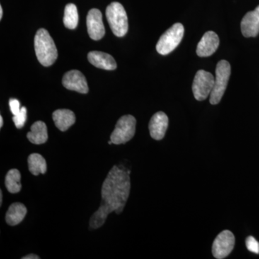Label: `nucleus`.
I'll list each match as a JSON object with an SVG mask.
<instances>
[{"mask_svg": "<svg viewBox=\"0 0 259 259\" xmlns=\"http://www.w3.org/2000/svg\"><path fill=\"white\" fill-rule=\"evenodd\" d=\"M130 174L131 171L117 166L109 171L102 187L101 204L90 219V228L97 229L103 226L110 213L122 212L131 191Z\"/></svg>", "mask_w": 259, "mask_h": 259, "instance_id": "1", "label": "nucleus"}, {"mask_svg": "<svg viewBox=\"0 0 259 259\" xmlns=\"http://www.w3.org/2000/svg\"><path fill=\"white\" fill-rule=\"evenodd\" d=\"M35 54L37 60L44 66H50L58 57L57 49L50 34L46 29L37 30L34 39Z\"/></svg>", "mask_w": 259, "mask_h": 259, "instance_id": "2", "label": "nucleus"}, {"mask_svg": "<svg viewBox=\"0 0 259 259\" xmlns=\"http://www.w3.org/2000/svg\"><path fill=\"white\" fill-rule=\"evenodd\" d=\"M107 21L112 32L117 37H123L128 30V20L123 6L112 3L106 9Z\"/></svg>", "mask_w": 259, "mask_h": 259, "instance_id": "3", "label": "nucleus"}, {"mask_svg": "<svg viewBox=\"0 0 259 259\" xmlns=\"http://www.w3.org/2000/svg\"><path fill=\"white\" fill-rule=\"evenodd\" d=\"M231 74V66L228 61L221 60L216 66L214 88L209 97L212 105H218L222 100Z\"/></svg>", "mask_w": 259, "mask_h": 259, "instance_id": "4", "label": "nucleus"}, {"mask_svg": "<svg viewBox=\"0 0 259 259\" xmlns=\"http://www.w3.org/2000/svg\"><path fill=\"white\" fill-rule=\"evenodd\" d=\"M185 33V28L180 23H175L160 37L156 45V51L161 55H168L179 45Z\"/></svg>", "mask_w": 259, "mask_h": 259, "instance_id": "5", "label": "nucleus"}, {"mask_svg": "<svg viewBox=\"0 0 259 259\" xmlns=\"http://www.w3.org/2000/svg\"><path fill=\"white\" fill-rule=\"evenodd\" d=\"M136 127V120L134 116H122L116 124L115 130L110 136V141L115 145L126 144L134 138Z\"/></svg>", "mask_w": 259, "mask_h": 259, "instance_id": "6", "label": "nucleus"}, {"mask_svg": "<svg viewBox=\"0 0 259 259\" xmlns=\"http://www.w3.org/2000/svg\"><path fill=\"white\" fill-rule=\"evenodd\" d=\"M214 84V76L204 70H199L194 76L192 92L197 101H203L210 95Z\"/></svg>", "mask_w": 259, "mask_h": 259, "instance_id": "7", "label": "nucleus"}, {"mask_svg": "<svg viewBox=\"0 0 259 259\" xmlns=\"http://www.w3.org/2000/svg\"><path fill=\"white\" fill-rule=\"evenodd\" d=\"M235 246V236L231 231L221 232L212 245V254L214 258L223 259L230 255Z\"/></svg>", "mask_w": 259, "mask_h": 259, "instance_id": "8", "label": "nucleus"}, {"mask_svg": "<svg viewBox=\"0 0 259 259\" xmlns=\"http://www.w3.org/2000/svg\"><path fill=\"white\" fill-rule=\"evenodd\" d=\"M62 83L67 90L81 94L88 93L89 88L86 78L78 70H71L66 73L63 77Z\"/></svg>", "mask_w": 259, "mask_h": 259, "instance_id": "9", "label": "nucleus"}, {"mask_svg": "<svg viewBox=\"0 0 259 259\" xmlns=\"http://www.w3.org/2000/svg\"><path fill=\"white\" fill-rule=\"evenodd\" d=\"M87 26L88 34L92 39L99 40L104 37L105 34V26L102 22L101 12L98 9H92L87 17Z\"/></svg>", "mask_w": 259, "mask_h": 259, "instance_id": "10", "label": "nucleus"}, {"mask_svg": "<svg viewBox=\"0 0 259 259\" xmlns=\"http://www.w3.org/2000/svg\"><path fill=\"white\" fill-rule=\"evenodd\" d=\"M219 44V37L215 32H206L197 45V56L199 57H208L212 56L217 51Z\"/></svg>", "mask_w": 259, "mask_h": 259, "instance_id": "11", "label": "nucleus"}, {"mask_svg": "<svg viewBox=\"0 0 259 259\" xmlns=\"http://www.w3.org/2000/svg\"><path fill=\"white\" fill-rule=\"evenodd\" d=\"M242 34L245 37H256L259 33V5L253 11L247 13L242 19Z\"/></svg>", "mask_w": 259, "mask_h": 259, "instance_id": "12", "label": "nucleus"}, {"mask_svg": "<svg viewBox=\"0 0 259 259\" xmlns=\"http://www.w3.org/2000/svg\"><path fill=\"white\" fill-rule=\"evenodd\" d=\"M168 125V116L163 112H156L151 117L149 122V131L151 138L156 141H161L166 134Z\"/></svg>", "mask_w": 259, "mask_h": 259, "instance_id": "13", "label": "nucleus"}, {"mask_svg": "<svg viewBox=\"0 0 259 259\" xmlns=\"http://www.w3.org/2000/svg\"><path fill=\"white\" fill-rule=\"evenodd\" d=\"M88 60L95 67L105 70H115L117 63L110 54L101 51H92L89 53Z\"/></svg>", "mask_w": 259, "mask_h": 259, "instance_id": "14", "label": "nucleus"}, {"mask_svg": "<svg viewBox=\"0 0 259 259\" xmlns=\"http://www.w3.org/2000/svg\"><path fill=\"white\" fill-rule=\"evenodd\" d=\"M53 120L56 127L61 131L64 132L74 125L76 121V116L71 110L62 109L56 110L53 113Z\"/></svg>", "mask_w": 259, "mask_h": 259, "instance_id": "15", "label": "nucleus"}, {"mask_svg": "<svg viewBox=\"0 0 259 259\" xmlns=\"http://www.w3.org/2000/svg\"><path fill=\"white\" fill-rule=\"evenodd\" d=\"M31 131L28 133L27 137L30 143L33 144L40 145L45 144L48 141V129L45 122L37 121L32 124Z\"/></svg>", "mask_w": 259, "mask_h": 259, "instance_id": "16", "label": "nucleus"}, {"mask_svg": "<svg viewBox=\"0 0 259 259\" xmlns=\"http://www.w3.org/2000/svg\"><path fill=\"white\" fill-rule=\"evenodd\" d=\"M27 214V208L23 204L15 202L12 204L6 214V222L15 226L22 222Z\"/></svg>", "mask_w": 259, "mask_h": 259, "instance_id": "17", "label": "nucleus"}, {"mask_svg": "<svg viewBox=\"0 0 259 259\" xmlns=\"http://www.w3.org/2000/svg\"><path fill=\"white\" fill-rule=\"evenodd\" d=\"M29 171L32 175L38 176L47 171V161L39 153H32L28 158Z\"/></svg>", "mask_w": 259, "mask_h": 259, "instance_id": "18", "label": "nucleus"}, {"mask_svg": "<svg viewBox=\"0 0 259 259\" xmlns=\"http://www.w3.org/2000/svg\"><path fill=\"white\" fill-rule=\"evenodd\" d=\"M21 175L16 168L10 170L5 177V186L8 192L12 194H16L20 192L22 189Z\"/></svg>", "mask_w": 259, "mask_h": 259, "instance_id": "19", "label": "nucleus"}, {"mask_svg": "<svg viewBox=\"0 0 259 259\" xmlns=\"http://www.w3.org/2000/svg\"><path fill=\"white\" fill-rule=\"evenodd\" d=\"M79 23V14L77 8L74 4L66 5L64 10V23L66 28L74 30Z\"/></svg>", "mask_w": 259, "mask_h": 259, "instance_id": "20", "label": "nucleus"}, {"mask_svg": "<svg viewBox=\"0 0 259 259\" xmlns=\"http://www.w3.org/2000/svg\"><path fill=\"white\" fill-rule=\"evenodd\" d=\"M13 120L17 128L20 129L23 127L27 120L26 107H22L20 112L13 117Z\"/></svg>", "mask_w": 259, "mask_h": 259, "instance_id": "21", "label": "nucleus"}, {"mask_svg": "<svg viewBox=\"0 0 259 259\" xmlns=\"http://www.w3.org/2000/svg\"><path fill=\"white\" fill-rule=\"evenodd\" d=\"M247 248L252 253L259 254V243L253 236H248L245 240Z\"/></svg>", "mask_w": 259, "mask_h": 259, "instance_id": "22", "label": "nucleus"}, {"mask_svg": "<svg viewBox=\"0 0 259 259\" xmlns=\"http://www.w3.org/2000/svg\"><path fill=\"white\" fill-rule=\"evenodd\" d=\"M10 111L13 115H16L20 111V103L16 99H10L9 102Z\"/></svg>", "mask_w": 259, "mask_h": 259, "instance_id": "23", "label": "nucleus"}, {"mask_svg": "<svg viewBox=\"0 0 259 259\" xmlns=\"http://www.w3.org/2000/svg\"><path fill=\"white\" fill-rule=\"evenodd\" d=\"M23 259H39L40 258V257L38 256V255H35V254H30L28 255H25V256L23 257L22 258Z\"/></svg>", "mask_w": 259, "mask_h": 259, "instance_id": "24", "label": "nucleus"}, {"mask_svg": "<svg viewBox=\"0 0 259 259\" xmlns=\"http://www.w3.org/2000/svg\"><path fill=\"white\" fill-rule=\"evenodd\" d=\"M3 192L0 191V206H1L2 204H3Z\"/></svg>", "mask_w": 259, "mask_h": 259, "instance_id": "25", "label": "nucleus"}, {"mask_svg": "<svg viewBox=\"0 0 259 259\" xmlns=\"http://www.w3.org/2000/svg\"><path fill=\"white\" fill-rule=\"evenodd\" d=\"M3 8H2V6H0V19L3 18Z\"/></svg>", "mask_w": 259, "mask_h": 259, "instance_id": "26", "label": "nucleus"}, {"mask_svg": "<svg viewBox=\"0 0 259 259\" xmlns=\"http://www.w3.org/2000/svg\"><path fill=\"white\" fill-rule=\"evenodd\" d=\"M3 118L2 116H0V127H3Z\"/></svg>", "mask_w": 259, "mask_h": 259, "instance_id": "27", "label": "nucleus"}, {"mask_svg": "<svg viewBox=\"0 0 259 259\" xmlns=\"http://www.w3.org/2000/svg\"><path fill=\"white\" fill-rule=\"evenodd\" d=\"M108 144H112V141H109Z\"/></svg>", "mask_w": 259, "mask_h": 259, "instance_id": "28", "label": "nucleus"}]
</instances>
